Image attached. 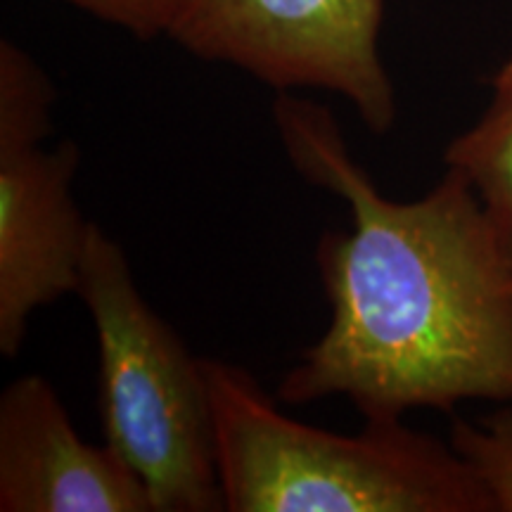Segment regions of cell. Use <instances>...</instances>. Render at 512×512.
<instances>
[{"mask_svg":"<svg viewBox=\"0 0 512 512\" xmlns=\"http://www.w3.org/2000/svg\"><path fill=\"white\" fill-rule=\"evenodd\" d=\"M451 446L484 486L494 510L512 512V406L479 422L456 420Z\"/></svg>","mask_w":512,"mask_h":512,"instance_id":"obj_8","label":"cell"},{"mask_svg":"<svg viewBox=\"0 0 512 512\" xmlns=\"http://www.w3.org/2000/svg\"><path fill=\"white\" fill-rule=\"evenodd\" d=\"M0 512H155L119 453L79 437L55 387L22 375L0 394Z\"/></svg>","mask_w":512,"mask_h":512,"instance_id":"obj_6","label":"cell"},{"mask_svg":"<svg viewBox=\"0 0 512 512\" xmlns=\"http://www.w3.org/2000/svg\"><path fill=\"white\" fill-rule=\"evenodd\" d=\"M140 41L169 36L183 0H62Z\"/></svg>","mask_w":512,"mask_h":512,"instance_id":"obj_9","label":"cell"},{"mask_svg":"<svg viewBox=\"0 0 512 512\" xmlns=\"http://www.w3.org/2000/svg\"><path fill=\"white\" fill-rule=\"evenodd\" d=\"M275 131L304 181L349 207L316 261L330 323L287 370L280 401L344 396L366 418L512 403V256L458 171L418 200H389L330 110L280 91Z\"/></svg>","mask_w":512,"mask_h":512,"instance_id":"obj_1","label":"cell"},{"mask_svg":"<svg viewBox=\"0 0 512 512\" xmlns=\"http://www.w3.org/2000/svg\"><path fill=\"white\" fill-rule=\"evenodd\" d=\"M228 512H496L456 448L366 418L358 434L294 420L245 368L204 358Z\"/></svg>","mask_w":512,"mask_h":512,"instance_id":"obj_2","label":"cell"},{"mask_svg":"<svg viewBox=\"0 0 512 512\" xmlns=\"http://www.w3.org/2000/svg\"><path fill=\"white\" fill-rule=\"evenodd\" d=\"M444 159L475 188L512 256V55L491 79L482 117L446 145Z\"/></svg>","mask_w":512,"mask_h":512,"instance_id":"obj_7","label":"cell"},{"mask_svg":"<svg viewBox=\"0 0 512 512\" xmlns=\"http://www.w3.org/2000/svg\"><path fill=\"white\" fill-rule=\"evenodd\" d=\"M382 17L384 0H183L169 38L278 93H335L382 136L396 121L394 86L380 57Z\"/></svg>","mask_w":512,"mask_h":512,"instance_id":"obj_5","label":"cell"},{"mask_svg":"<svg viewBox=\"0 0 512 512\" xmlns=\"http://www.w3.org/2000/svg\"><path fill=\"white\" fill-rule=\"evenodd\" d=\"M55 88L15 41H0V354L15 358L31 316L76 294L91 223L74 200V140L43 147Z\"/></svg>","mask_w":512,"mask_h":512,"instance_id":"obj_4","label":"cell"},{"mask_svg":"<svg viewBox=\"0 0 512 512\" xmlns=\"http://www.w3.org/2000/svg\"><path fill=\"white\" fill-rule=\"evenodd\" d=\"M76 294L98 339L102 434L145 484L152 510H226L204 358L147 304L126 252L98 223Z\"/></svg>","mask_w":512,"mask_h":512,"instance_id":"obj_3","label":"cell"}]
</instances>
